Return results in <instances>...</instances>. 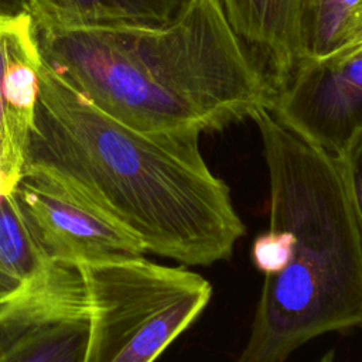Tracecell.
Masks as SVG:
<instances>
[{
    "mask_svg": "<svg viewBox=\"0 0 362 362\" xmlns=\"http://www.w3.org/2000/svg\"><path fill=\"white\" fill-rule=\"evenodd\" d=\"M269 223L291 235L284 264L264 276L247 342L236 362H287L307 341L362 328V230L341 157L262 109Z\"/></svg>",
    "mask_w": 362,
    "mask_h": 362,
    "instance_id": "3",
    "label": "cell"
},
{
    "mask_svg": "<svg viewBox=\"0 0 362 362\" xmlns=\"http://www.w3.org/2000/svg\"><path fill=\"white\" fill-rule=\"evenodd\" d=\"M83 320H40L0 325V362H79Z\"/></svg>",
    "mask_w": 362,
    "mask_h": 362,
    "instance_id": "10",
    "label": "cell"
},
{
    "mask_svg": "<svg viewBox=\"0 0 362 362\" xmlns=\"http://www.w3.org/2000/svg\"><path fill=\"white\" fill-rule=\"evenodd\" d=\"M16 182L14 181H11L10 178H7L4 174H1L0 173V201L6 197V195H8V194H11L13 191H14V188H16Z\"/></svg>",
    "mask_w": 362,
    "mask_h": 362,
    "instance_id": "16",
    "label": "cell"
},
{
    "mask_svg": "<svg viewBox=\"0 0 362 362\" xmlns=\"http://www.w3.org/2000/svg\"><path fill=\"white\" fill-rule=\"evenodd\" d=\"M51 264L13 191L0 201V310L41 281Z\"/></svg>",
    "mask_w": 362,
    "mask_h": 362,
    "instance_id": "9",
    "label": "cell"
},
{
    "mask_svg": "<svg viewBox=\"0 0 362 362\" xmlns=\"http://www.w3.org/2000/svg\"><path fill=\"white\" fill-rule=\"evenodd\" d=\"M28 160L79 181L144 247L182 266L230 259L246 226L198 134L150 136L96 107L41 59Z\"/></svg>",
    "mask_w": 362,
    "mask_h": 362,
    "instance_id": "2",
    "label": "cell"
},
{
    "mask_svg": "<svg viewBox=\"0 0 362 362\" xmlns=\"http://www.w3.org/2000/svg\"><path fill=\"white\" fill-rule=\"evenodd\" d=\"M270 112L305 140L344 157L362 137V45L301 59L274 93Z\"/></svg>",
    "mask_w": 362,
    "mask_h": 362,
    "instance_id": "6",
    "label": "cell"
},
{
    "mask_svg": "<svg viewBox=\"0 0 362 362\" xmlns=\"http://www.w3.org/2000/svg\"><path fill=\"white\" fill-rule=\"evenodd\" d=\"M361 1L304 0L301 14L303 59H317L338 52L345 45L352 16Z\"/></svg>",
    "mask_w": 362,
    "mask_h": 362,
    "instance_id": "12",
    "label": "cell"
},
{
    "mask_svg": "<svg viewBox=\"0 0 362 362\" xmlns=\"http://www.w3.org/2000/svg\"><path fill=\"white\" fill-rule=\"evenodd\" d=\"M362 44V1L358 4L352 20H351V25L348 30V35H346V41L345 45L341 49H348V48H354ZM339 49V51H341Z\"/></svg>",
    "mask_w": 362,
    "mask_h": 362,
    "instance_id": "14",
    "label": "cell"
},
{
    "mask_svg": "<svg viewBox=\"0 0 362 362\" xmlns=\"http://www.w3.org/2000/svg\"><path fill=\"white\" fill-rule=\"evenodd\" d=\"M41 59L117 122L150 136L218 132L274 89L218 0H188L164 25L79 24L28 11Z\"/></svg>",
    "mask_w": 362,
    "mask_h": 362,
    "instance_id": "1",
    "label": "cell"
},
{
    "mask_svg": "<svg viewBox=\"0 0 362 362\" xmlns=\"http://www.w3.org/2000/svg\"><path fill=\"white\" fill-rule=\"evenodd\" d=\"M361 45H362V44H361Z\"/></svg>",
    "mask_w": 362,
    "mask_h": 362,
    "instance_id": "18",
    "label": "cell"
},
{
    "mask_svg": "<svg viewBox=\"0 0 362 362\" xmlns=\"http://www.w3.org/2000/svg\"><path fill=\"white\" fill-rule=\"evenodd\" d=\"M40 64L30 14L0 16V173L16 184L28 163Z\"/></svg>",
    "mask_w": 362,
    "mask_h": 362,
    "instance_id": "7",
    "label": "cell"
},
{
    "mask_svg": "<svg viewBox=\"0 0 362 362\" xmlns=\"http://www.w3.org/2000/svg\"><path fill=\"white\" fill-rule=\"evenodd\" d=\"M51 304L57 320H83L79 362H154L202 314L211 283L185 266L141 256L64 262Z\"/></svg>",
    "mask_w": 362,
    "mask_h": 362,
    "instance_id": "4",
    "label": "cell"
},
{
    "mask_svg": "<svg viewBox=\"0 0 362 362\" xmlns=\"http://www.w3.org/2000/svg\"><path fill=\"white\" fill-rule=\"evenodd\" d=\"M188 0H31L58 20L79 24L164 25L173 21Z\"/></svg>",
    "mask_w": 362,
    "mask_h": 362,
    "instance_id": "11",
    "label": "cell"
},
{
    "mask_svg": "<svg viewBox=\"0 0 362 362\" xmlns=\"http://www.w3.org/2000/svg\"><path fill=\"white\" fill-rule=\"evenodd\" d=\"M14 192L52 260L96 263L146 253L79 181L48 163L28 160Z\"/></svg>",
    "mask_w": 362,
    "mask_h": 362,
    "instance_id": "5",
    "label": "cell"
},
{
    "mask_svg": "<svg viewBox=\"0 0 362 362\" xmlns=\"http://www.w3.org/2000/svg\"><path fill=\"white\" fill-rule=\"evenodd\" d=\"M341 160L346 171L351 197L362 230V137L351 147V150L344 157H341Z\"/></svg>",
    "mask_w": 362,
    "mask_h": 362,
    "instance_id": "13",
    "label": "cell"
},
{
    "mask_svg": "<svg viewBox=\"0 0 362 362\" xmlns=\"http://www.w3.org/2000/svg\"><path fill=\"white\" fill-rule=\"evenodd\" d=\"M332 359H334V356H332V352H329V354H327L320 362H332Z\"/></svg>",
    "mask_w": 362,
    "mask_h": 362,
    "instance_id": "17",
    "label": "cell"
},
{
    "mask_svg": "<svg viewBox=\"0 0 362 362\" xmlns=\"http://www.w3.org/2000/svg\"><path fill=\"white\" fill-rule=\"evenodd\" d=\"M230 28L272 83L274 93L303 59L304 0H218Z\"/></svg>",
    "mask_w": 362,
    "mask_h": 362,
    "instance_id": "8",
    "label": "cell"
},
{
    "mask_svg": "<svg viewBox=\"0 0 362 362\" xmlns=\"http://www.w3.org/2000/svg\"><path fill=\"white\" fill-rule=\"evenodd\" d=\"M31 0H0V16L28 14Z\"/></svg>",
    "mask_w": 362,
    "mask_h": 362,
    "instance_id": "15",
    "label": "cell"
}]
</instances>
